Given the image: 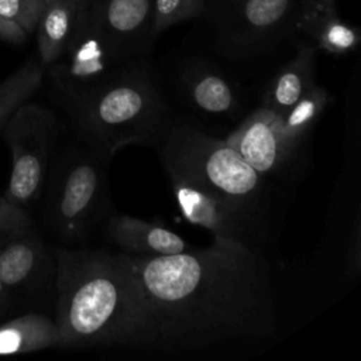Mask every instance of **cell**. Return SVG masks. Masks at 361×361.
<instances>
[{"instance_id":"cell-25","label":"cell","mask_w":361,"mask_h":361,"mask_svg":"<svg viewBox=\"0 0 361 361\" xmlns=\"http://www.w3.org/2000/svg\"><path fill=\"white\" fill-rule=\"evenodd\" d=\"M10 305V292L0 281V314H4Z\"/></svg>"},{"instance_id":"cell-3","label":"cell","mask_w":361,"mask_h":361,"mask_svg":"<svg viewBox=\"0 0 361 361\" xmlns=\"http://www.w3.org/2000/svg\"><path fill=\"white\" fill-rule=\"evenodd\" d=\"M63 110L76 138L109 162L128 145L157 149L173 126L157 68L145 56Z\"/></svg>"},{"instance_id":"cell-11","label":"cell","mask_w":361,"mask_h":361,"mask_svg":"<svg viewBox=\"0 0 361 361\" xmlns=\"http://www.w3.org/2000/svg\"><path fill=\"white\" fill-rule=\"evenodd\" d=\"M295 0H240L219 28L214 49L231 62L259 56L281 42L289 28Z\"/></svg>"},{"instance_id":"cell-22","label":"cell","mask_w":361,"mask_h":361,"mask_svg":"<svg viewBox=\"0 0 361 361\" xmlns=\"http://www.w3.org/2000/svg\"><path fill=\"white\" fill-rule=\"evenodd\" d=\"M45 6L44 0H0V14L31 35L35 32Z\"/></svg>"},{"instance_id":"cell-17","label":"cell","mask_w":361,"mask_h":361,"mask_svg":"<svg viewBox=\"0 0 361 361\" xmlns=\"http://www.w3.org/2000/svg\"><path fill=\"white\" fill-rule=\"evenodd\" d=\"M85 0L48 1L37 24L38 59L47 69L63 54Z\"/></svg>"},{"instance_id":"cell-13","label":"cell","mask_w":361,"mask_h":361,"mask_svg":"<svg viewBox=\"0 0 361 361\" xmlns=\"http://www.w3.org/2000/svg\"><path fill=\"white\" fill-rule=\"evenodd\" d=\"M103 30L128 58H144L152 41V0H90Z\"/></svg>"},{"instance_id":"cell-18","label":"cell","mask_w":361,"mask_h":361,"mask_svg":"<svg viewBox=\"0 0 361 361\" xmlns=\"http://www.w3.org/2000/svg\"><path fill=\"white\" fill-rule=\"evenodd\" d=\"M59 348V331L54 319L27 313L0 326V355Z\"/></svg>"},{"instance_id":"cell-19","label":"cell","mask_w":361,"mask_h":361,"mask_svg":"<svg viewBox=\"0 0 361 361\" xmlns=\"http://www.w3.org/2000/svg\"><path fill=\"white\" fill-rule=\"evenodd\" d=\"M45 68L31 58L0 83V130L8 118L39 89Z\"/></svg>"},{"instance_id":"cell-26","label":"cell","mask_w":361,"mask_h":361,"mask_svg":"<svg viewBox=\"0 0 361 361\" xmlns=\"http://www.w3.org/2000/svg\"><path fill=\"white\" fill-rule=\"evenodd\" d=\"M317 4L323 11L329 14H338L336 7V0H317Z\"/></svg>"},{"instance_id":"cell-16","label":"cell","mask_w":361,"mask_h":361,"mask_svg":"<svg viewBox=\"0 0 361 361\" xmlns=\"http://www.w3.org/2000/svg\"><path fill=\"white\" fill-rule=\"evenodd\" d=\"M295 27L313 39V47L331 55H347L361 41L357 27L344 23L338 14L323 11L317 1L307 0L298 14Z\"/></svg>"},{"instance_id":"cell-2","label":"cell","mask_w":361,"mask_h":361,"mask_svg":"<svg viewBox=\"0 0 361 361\" xmlns=\"http://www.w3.org/2000/svg\"><path fill=\"white\" fill-rule=\"evenodd\" d=\"M55 323L59 348L155 345V330L131 255L56 247Z\"/></svg>"},{"instance_id":"cell-5","label":"cell","mask_w":361,"mask_h":361,"mask_svg":"<svg viewBox=\"0 0 361 361\" xmlns=\"http://www.w3.org/2000/svg\"><path fill=\"white\" fill-rule=\"evenodd\" d=\"M109 164L79 140L68 144L49 162L45 221L55 237L69 247L85 245L102 235L107 217L116 210Z\"/></svg>"},{"instance_id":"cell-6","label":"cell","mask_w":361,"mask_h":361,"mask_svg":"<svg viewBox=\"0 0 361 361\" xmlns=\"http://www.w3.org/2000/svg\"><path fill=\"white\" fill-rule=\"evenodd\" d=\"M158 80L173 121L226 138L258 106L243 82L227 68L204 55L176 58L157 68Z\"/></svg>"},{"instance_id":"cell-4","label":"cell","mask_w":361,"mask_h":361,"mask_svg":"<svg viewBox=\"0 0 361 361\" xmlns=\"http://www.w3.org/2000/svg\"><path fill=\"white\" fill-rule=\"evenodd\" d=\"M155 151L169 180L185 182L282 227L296 189L259 173L224 138L173 121Z\"/></svg>"},{"instance_id":"cell-12","label":"cell","mask_w":361,"mask_h":361,"mask_svg":"<svg viewBox=\"0 0 361 361\" xmlns=\"http://www.w3.org/2000/svg\"><path fill=\"white\" fill-rule=\"evenodd\" d=\"M0 281L8 292L34 290L55 281V257L34 224L0 247Z\"/></svg>"},{"instance_id":"cell-24","label":"cell","mask_w":361,"mask_h":361,"mask_svg":"<svg viewBox=\"0 0 361 361\" xmlns=\"http://www.w3.org/2000/svg\"><path fill=\"white\" fill-rule=\"evenodd\" d=\"M27 37L28 35L20 25H17L11 20H8L0 14V39L20 45V44L25 42Z\"/></svg>"},{"instance_id":"cell-27","label":"cell","mask_w":361,"mask_h":361,"mask_svg":"<svg viewBox=\"0 0 361 361\" xmlns=\"http://www.w3.org/2000/svg\"><path fill=\"white\" fill-rule=\"evenodd\" d=\"M44 1H45V3H48V1H52V0H44Z\"/></svg>"},{"instance_id":"cell-15","label":"cell","mask_w":361,"mask_h":361,"mask_svg":"<svg viewBox=\"0 0 361 361\" xmlns=\"http://www.w3.org/2000/svg\"><path fill=\"white\" fill-rule=\"evenodd\" d=\"M317 49L299 42L293 56L278 68L258 90V106L282 113L302 99L316 82Z\"/></svg>"},{"instance_id":"cell-9","label":"cell","mask_w":361,"mask_h":361,"mask_svg":"<svg viewBox=\"0 0 361 361\" xmlns=\"http://www.w3.org/2000/svg\"><path fill=\"white\" fill-rule=\"evenodd\" d=\"M1 131L11 152V175L3 196L25 209L45 188L59 121L52 110L27 102L8 118Z\"/></svg>"},{"instance_id":"cell-23","label":"cell","mask_w":361,"mask_h":361,"mask_svg":"<svg viewBox=\"0 0 361 361\" xmlns=\"http://www.w3.org/2000/svg\"><path fill=\"white\" fill-rule=\"evenodd\" d=\"M31 224L32 221L24 207L0 196V247Z\"/></svg>"},{"instance_id":"cell-14","label":"cell","mask_w":361,"mask_h":361,"mask_svg":"<svg viewBox=\"0 0 361 361\" xmlns=\"http://www.w3.org/2000/svg\"><path fill=\"white\" fill-rule=\"evenodd\" d=\"M102 237L131 255H172L193 248L171 228L117 210L107 217Z\"/></svg>"},{"instance_id":"cell-21","label":"cell","mask_w":361,"mask_h":361,"mask_svg":"<svg viewBox=\"0 0 361 361\" xmlns=\"http://www.w3.org/2000/svg\"><path fill=\"white\" fill-rule=\"evenodd\" d=\"M206 0H152L151 34L155 38L166 28L202 14Z\"/></svg>"},{"instance_id":"cell-20","label":"cell","mask_w":361,"mask_h":361,"mask_svg":"<svg viewBox=\"0 0 361 361\" xmlns=\"http://www.w3.org/2000/svg\"><path fill=\"white\" fill-rule=\"evenodd\" d=\"M333 103L331 93L320 85L313 86L288 110L276 113L281 124L299 138L312 141V134L320 118Z\"/></svg>"},{"instance_id":"cell-7","label":"cell","mask_w":361,"mask_h":361,"mask_svg":"<svg viewBox=\"0 0 361 361\" xmlns=\"http://www.w3.org/2000/svg\"><path fill=\"white\" fill-rule=\"evenodd\" d=\"M133 61L106 34L92 1L85 0L63 54L45 71L58 103L65 109Z\"/></svg>"},{"instance_id":"cell-1","label":"cell","mask_w":361,"mask_h":361,"mask_svg":"<svg viewBox=\"0 0 361 361\" xmlns=\"http://www.w3.org/2000/svg\"><path fill=\"white\" fill-rule=\"evenodd\" d=\"M131 255V254H130ZM155 330V345L200 348L275 333L269 257L221 237L172 255H131Z\"/></svg>"},{"instance_id":"cell-8","label":"cell","mask_w":361,"mask_h":361,"mask_svg":"<svg viewBox=\"0 0 361 361\" xmlns=\"http://www.w3.org/2000/svg\"><path fill=\"white\" fill-rule=\"evenodd\" d=\"M231 145L259 173L293 189L312 171V144L288 131L275 111L257 106L226 135Z\"/></svg>"},{"instance_id":"cell-10","label":"cell","mask_w":361,"mask_h":361,"mask_svg":"<svg viewBox=\"0 0 361 361\" xmlns=\"http://www.w3.org/2000/svg\"><path fill=\"white\" fill-rule=\"evenodd\" d=\"M183 219L190 224L209 230L213 237L241 243L267 255L276 245L281 227L267 219L185 182L169 180Z\"/></svg>"}]
</instances>
